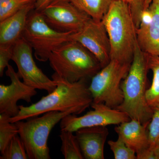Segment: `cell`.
Wrapping results in <instances>:
<instances>
[{
    "mask_svg": "<svg viewBox=\"0 0 159 159\" xmlns=\"http://www.w3.org/2000/svg\"><path fill=\"white\" fill-rule=\"evenodd\" d=\"M52 0H37L35 4V9L41 11L49 4Z\"/></svg>",
    "mask_w": 159,
    "mask_h": 159,
    "instance_id": "cell-28",
    "label": "cell"
},
{
    "mask_svg": "<svg viewBox=\"0 0 159 159\" xmlns=\"http://www.w3.org/2000/svg\"><path fill=\"white\" fill-rule=\"evenodd\" d=\"M155 152L157 158L159 159V148L155 150Z\"/></svg>",
    "mask_w": 159,
    "mask_h": 159,
    "instance_id": "cell-30",
    "label": "cell"
},
{
    "mask_svg": "<svg viewBox=\"0 0 159 159\" xmlns=\"http://www.w3.org/2000/svg\"><path fill=\"white\" fill-rule=\"evenodd\" d=\"M136 34L137 42L142 51L159 56V0H152L143 11Z\"/></svg>",
    "mask_w": 159,
    "mask_h": 159,
    "instance_id": "cell-13",
    "label": "cell"
},
{
    "mask_svg": "<svg viewBox=\"0 0 159 159\" xmlns=\"http://www.w3.org/2000/svg\"><path fill=\"white\" fill-rule=\"evenodd\" d=\"M73 132L61 130L59 138L61 142V151L65 159H83L81 149L76 135Z\"/></svg>",
    "mask_w": 159,
    "mask_h": 159,
    "instance_id": "cell-19",
    "label": "cell"
},
{
    "mask_svg": "<svg viewBox=\"0 0 159 159\" xmlns=\"http://www.w3.org/2000/svg\"><path fill=\"white\" fill-rule=\"evenodd\" d=\"M102 21L110 42L111 60L131 64L137 42V28L128 4L114 0Z\"/></svg>",
    "mask_w": 159,
    "mask_h": 159,
    "instance_id": "cell-3",
    "label": "cell"
},
{
    "mask_svg": "<svg viewBox=\"0 0 159 159\" xmlns=\"http://www.w3.org/2000/svg\"><path fill=\"white\" fill-rule=\"evenodd\" d=\"M12 47L0 46V77H2L4 70L9 65L12 57Z\"/></svg>",
    "mask_w": 159,
    "mask_h": 159,
    "instance_id": "cell-26",
    "label": "cell"
},
{
    "mask_svg": "<svg viewBox=\"0 0 159 159\" xmlns=\"http://www.w3.org/2000/svg\"><path fill=\"white\" fill-rule=\"evenodd\" d=\"M136 156L137 159H157L154 151L149 148L137 154Z\"/></svg>",
    "mask_w": 159,
    "mask_h": 159,
    "instance_id": "cell-27",
    "label": "cell"
},
{
    "mask_svg": "<svg viewBox=\"0 0 159 159\" xmlns=\"http://www.w3.org/2000/svg\"><path fill=\"white\" fill-rule=\"evenodd\" d=\"M115 159H137L136 154L118 137L116 141L110 140L108 142Z\"/></svg>",
    "mask_w": 159,
    "mask_h": 159,
    "instance_id": "cell-23",
    "label": "cell"
},
{
    "mask_svg": "<svg viewBox=\"0 0 159 159\" xmlns=\"http://www.w3.org/2000/svg\"><path fill=\"white\" fill-rule=\"evenodd\" d=\"M10 117L0 114V152L2 153L11 139L18 134V129L15 122L9 120Z\"/></svg>",
    "mask_w": 159,
    "mask_h": 159,
    "instance_id": "cell-20",
    "label": "cell"
},
{
    "mask_svg": "<svg viewBox=\"0 0 159 159\" xmlns=\"http://www.w3.org/2000/svg\"><path fill=\"white\" fill-rule=\"evenodd\" d=\"M128 4L130 8L137 29L139 28L144 11L145 0H119Z\"/></svg>",
    "mask_w": 159,
    "mask_h": 159,
    "instance_id": "cell-25",
    "label": "cell"
},
{
    "mask_svg": "<svg viewBox=\"0 0 159 159\" xmlns=\"http://www.w3.org/2000/svg\"><path fill=\"white\" fill-rule=\"evenodd\" d=\"M0 159H29L25 145L19 134L12 138L4 152L1 154Z\"/></svg>",
    "mask_w": 159,
    "mask_h": 159,
    "instance_id": "cell-21",
    "label": "cell"
},
{
    "mask_svg": "<svg viewBox=\"0 0 159 159\" xmlns=\"http://www.w3.org/2000/svg\"><path fill=\"white\" fill-rule=\"evenodd\" d=\"M148 54V66L153 74L152 83L147 89L146 98L152 109L159 105V56Z\"/></svg>",
    "mask_w": 159,
    "mask_h": 159,
    "instance_id": "cell-18",
    "label": "cell"
},
{
    "mask_svg": "<svg viewBox=\"0 0 159 159\" xmlns=\"http://www.w3.org/2000/svg\"><path fill=\"white\" fill-rule=\"evenodd\" d=\"M93 110L81 116L70 114L60 121L61 130L75 132L82 128L96 126L118 125L130 120L128 115L117 109L111 108L102 103L93 102L91 105Z\"/></svg>",
    "mask_w": 159,
    "mask_h": 159,
    "instance_id": "cell-10",
    "label": "cell"
},
{
    "mask_svg": "<svg viewBox=\"0 0 159 159\" xmlns=\"http://www.w3.org/2000/svg\"><path fill=\"white\" fill-rule=\"evenodd\" d=\"M37 0H0V21Z\"/></svg>",
    "mask_w": 159,
    "mask_h": 159,
    "instance_id": "cell-22",
    "label": "cell"
},
{
    "mask_svg": "<svg viewBox=\"0 0 159 159\" xmlns=\"http://www.w3.org/2000/svg\"><path fill=\"white\" fill-rule=\"evenodd\" d=\"M148 131L149 148L155 152L159 148V105L153 108Z\"/></svg>",
    "mask_w": 159,
    "mask_h": 159,
    "instance_id": "cell-24",
    "label": "cell"
},
{
    "mask_svg": "<svg viewBox=\"0 0 159 159\" xmlns=\"http://www.w3.org/2000/svg\"><path fill=\"white\" fill-rule=\"evenodd\" d=\"M48 61L54 73L72 83L92 79L102 68L92 52L73 40L63 43L54 50Z\"/></svg>",
    "mask_w": 159,
    "mask_h": 159,
    "instance_id": "cell-4",
    "label": "cell"
},
{
    "mask_svg": "<svg viewBox=\"0 0 159 159\" xmlns=\"http://www.w3.org/2000/svg\"><path fill=\"white\" fill-rule=\"evenodd\" d=\"M52 78L56 82V88L29 106H19L18 114L9 118L10 122L26 120L52 111L64 112L75 109L80 114L91 106L93 98L89 89L87 80L70 82L54 73Z\"/></svg>",
    "mask_w": 159,
    "mask_h": 159,
    "instance_id": "cell-1",
    "label": "cell"
},
{
    "mask_svg": "<svg viewBox=\"0 0 159 159\" xmlns=\"http://www.w3.org/2000/svg\"><path fill=\"white\" fill-rule=\"evenodd\" d=\"M93 19L101 21L114 0H67Z\"/></svg>",
    "mask_w": 159,
    "mask_h": 159,
    "instance_id": "cell-17",
    "label": "cell"
},
{
    "mask_svg": "<svg viewBox=\"0 0 159 159\" xmlns=\"http://www.w3.org/2000/svg\"><path fill=\"white\" fill-rule=\"evenodd\" d=\"M131 64L111 60L91 79L89 89L93 102L102 103L116 109L124 99L121 88L122 80L128 74Z\"/></svg>",
    "mask_w": 159,
    "mask_h": 159,
    "instance_id": "cell-7",
    "label": "cell"
},
{
    "mask_svg": "<svg viewBox=\"0 0 159 159\" xmlns=\"http://www.w3.org/2000/svg\"><path fill=\"white\" fill-rule=\"evenodd\" d=\"M152 0H145V8H144V11L146 10L149 7L151 3L152 2Z\"/></svg>",
    "mask_w": 159,
    "mask_h": 159,
    "instance_id": "cell-29",
    "label": "cell"
},
{
    "mask_svg": "<svg viewBox=\"0 0 159 159\" xmlns=\"http://www.w3.org/2000/svg\"><path fill=\"white\" fill-rule=\"evenodd\" d=\"M70 39L88 49L97 57L102 68L111 61L110 42L102 20L91 18L81 30L71 34Z\"/></svg>",
    "mask_w": 159,
    "mask_h": 159,
    "instance_id": "cell-11",
    "label": "cell"
},
{
    "mask_svg": "<svg viewBox=\"0 0 159 159\" xmlns=\"http://www.w3.org/2000/svg\"><path fill=\"white\" fill-rule=\"evenodd\" d=\"M148 70V54L137 42L129 71L121 83L124 99L116 109L143 124H149L153 113V109L148 105L146 98Z\"/></svg>",
    "mask_w": 159,
    "mask_h": 159,
    "instance_id": "cell-2",
    "label": "cell"
},
{
    "mask_svg": "<svg viewBox=\"0 0 159 159\" xmlns=\"http://www.w3.org/2000/svg\"><path fill=\"white\" fill-rule=\"evenodd\" d=\"M6 75L10 78L11 84L8 85L0 84V114L11 118L19 112L18 101L23 100L30 102L37 92L36 89L22 82L17 72L10 65L7 67Z\"/></svg>",
    "mask_w": 159,
    "mask_h": 159,
    "instance_id": "cell-12",
    "label": "cell"
},
{
    "mask_svg": "<svg viewBox=\"0 0 159 159\" xmlns=\"http://www.w3.org/2000/svg\"><path fill=\"white\" fill-rule=\"evenodd\" d=\"M32 50L29 44L21 38L12 46L11 60L17 66L18 74L24 83L50 93L56 88V82L50 79L36 65Z\"/></svg>",
    "mask_w": 159,
    "mask_h": 159,
    "instance_id": "cell-8",
    "label": "cell"
},
{
    "mask_svg": "<svg viewBox=\"0 0 159 159\" xmlns=\"http://www.w3.org/2000/svg\"><path fill=\"white\" fill-rule=\"evenodd\" d=\"M35 3L27 5L14 14L0 21V46L12 47L22 37L29 13Z\"/></svg>",
    "mask_w": 159,
    "mask_h": 159,
    "instance_id": "cell-16",
    "label": "cell"
},
{
    "mask_svg": "<svg viewBox=\"0 0 159 159\" xmlns=\"http://www.w3.org/2000/svg\"><path fill=\"white\" fill-rule=\"evenodd\" d=\"M79 115L77 110L66 111H52L40 117H31L15 122L18 129V134L25 145L28 158L30 159H50L48 140L50 133L61 119L70 115Z\"/></svg>",
    "mask_w": 159,
    "mask_h": 159,
    "instance_id": "cell-5",
    "label": "cell"
},
{
    "mask_svg": "<svg viewBox=\"0 0 159 159\" xmlns=\"http://www.w3.org/2000/svg\"><path fill=\"white\" fill-rule=\"evenodd\" d=\"M40 11L47 24L61 32L77 33L92 18L67 0H52Z\"/></svg>",
    "mask_w": 159,
    "mask_h": 159,
    "instance_id": "cell-9",
    "label": "cell"
},
{
    "mask_svg": "<svg viewBox=\"0 0 159 159\" xmlns=\"http://www.w3.org/2000/svg\"><path fill=\"white\" fill-rule=\"evenodd\" d=\"M72 34L59 32L52 29L44 19L40 11L34 9L28 16L22 38L34 50L36 59L46 62L58 46L71 40Z\"/></svg>",
    "mask_w": 159,
    "mask_h": 159,
    "instance_id": "cell-6",
    "label": "cell"
},
{
    "mask_svg": "<svg viewBox=\"0 0 159 159\" xmlns=\"http://www.w3.org/2000/svg\"><path fill=\"white\" fill-rule=\"evenodd\" d=\"M148 125L131 119L117 125L115 130L118 137L137 154L149 148Z\"/></svg>",
    "mask_w": 159,
    "mask_h": 159,
    "instance_id": "cell-15",
    "label": "cell"
},
{
    "mask_svg": "<svg viewBox=\"0 0 159 159\" xmlns=\"http://www.w3.org/2000/svg\"><path fill=\"white\" fill-rule=\"evenodd\" d=\"M108 134L105 126L84 127L75 132L84 159H104V145Z\"/></svg>",
    "mask_w": 159,
    "mask_h": 159,
    "instance_id": "cell-14",
    "label": "cell"
}]
</instances>
